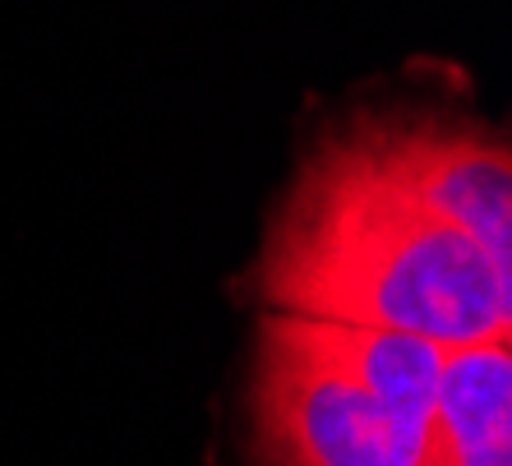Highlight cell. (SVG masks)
I'll return each mask as SVG.
<instances>
[{"label":"cell","mask_w":512,"mask_h":466,"mask_svg":"<svg viewBox=\"0 0 512 466\" xmlns=\"http://www.w3.org/2000/svg\"><path fill=\"white\" fill-rule=\"evenodd\" d=\"M425 466H512V337L448 351Z\"/></svg>","instance_id":"obj_4"},{"label":"cell","mask_w":512,"mask_h":466,"mask_svg":"<svg viewBox=\"0 0 512 466\" xmlns=\"http://www.w3.org/2000/svg\"><path fill=\"white\" fill-rule=\"evenodd\" d=\"M254 282L268 314L383 328L443 351L512 337V268L397 190L346 125L296 176Z\"/></svg>","instance_id":"obj_1"},{"label":"cell","mask_w":512,"mask_h":466,"mask_svg":"<svg viewBox=\"0 0 512 466\" xmlns=\"http://www.w3.org/2000/svg\"><path fill=\"white\" fill-rule=\"evenodd\" d=\"M360 153L425 213L512 268V162L503 134L448 107L365 111L346 120Z\"/></svg>","instance_id":"obj_3"},{"label":"cell","mask_w":512,"mask_h":466,"mask_svg":"<svg viewBox=\"0 0 512 466\" xmlns=\"http://www.w3.org/2000/svg\"><path fill=\"white\" fill-rule=\"evenodd\" d=\"M448 351L356 323L263 314L254 430L268 466H425Z\"/></svg>","instance_id":"obj_2"}]
</instances>
